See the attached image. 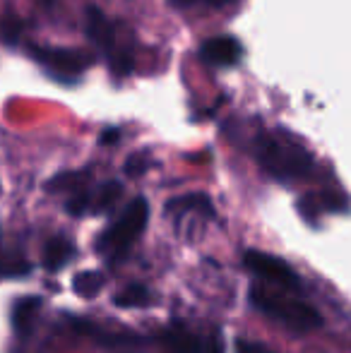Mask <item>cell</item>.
Segmentation results:
<instances>
[{
    "label": "cell",
    "mask_w": 351,
    "mask_h": 353,
    "mask_svg": "<svg viewBox=\"0 0 351 353\" xmlns=\"http://www.w3.org/2000/svg\"><path fill=\"white\" fill-rule=\"evenodd\" d=\"M250 303L258 307L263 315L274 320L277 325L286 327L291 332H313L323 327L318 307H313L299 291L270 286V283H253L250 286Z\"/></svg>",
    "instance_id": "obj_1"
},
{
    "label": "cell",
    "mask_w": 351,
    "mask_h": 353,
    "mask_svg": "<svg viewBox=\"0 0 351 353\" xmlns=\"http://www.w3.org/2000/svg\"><path fill=\"white\" fill-rule=\"evenodd\" d=\"M255 159L274 181H303L313 173V157L301 144L277 135H260L255 140Z\"/></svg>",
    "instance_id": "obj_2"
},
{
    "label": "cell",
    "mask_w": 351,
    "mask_h": 353,
    "mask_svg": "<svg viewBox=\"0 0 351 353\" xmlns=\"http://www.w3.org/2000/svg\"><path fill=\"white\" fill-rule=\"evenodd\" d=\"M147 219H150V205H147L145 197H135L132 202H128L126 210L113 219L111 226L99 236L97 250L103 257H108V260L123 257L135 245L137 238L142 236V231L147 226Z\"/></svg>",
    "instance_id": "obj_3"
},
{
    "label": "cell",
    "mask_w": 351,
    "mask_h": 353,
    "mask_svg": "<svg viewBox=\"0 0 351 353\" xmlns=\"http://www.w3.org/2000/svg\"><path fill=\"white\" fill-rule=\"evenodd\" d=\"M87 34L97 48L103 53V56L111 61V68L121 74H128L132 70V56L121 48V41H118V27L111 22V19L103 14V10L99 8H87Z\"/></svg>",
    "instance_id": "obj_4"
},
{
    "label": "cell",
    "mask_w": 351,
    "mask_h": 353,
    "mask_svg": "<svg viewBox=\"0 0 351 353\" xmlns=\"http://www.w3.org/2000/svg\"><path fill=\"white\" fill-rule=\"evenodd\" d=\"M245 267L253 272L263 283L270 286H279V288H289V291H299L301 293V279L294 272V267L286 265L281 257L270 255L263 250H248L243 257Z\"/></svg>",
    "instance_id": "obj_5"
},
{
    "label": "cell",
    "mask_w": 351,
    "mask_h": 353,
    "mask_svg": "<svg viewBox=\"0 0 351 353\" xmlns=\"http://www.w3.org/2000/svg\"><path fill=\"white\" fill-rule=\"evenodd\" d=\"M32 56L39 63L48 68V70L66 74V77H75V74L85 72L94 63V56L80 48H58V46H29Z\"/></svg>",
    "instance_id": "obj_6"
},
{
    "label": "cell",
    "mask_w": 351,
    "mask_h": 353,
    "mask_svg": "<svg viewBox=\"0 0 351 353\" xmlns=\"http://www.w3.org/2000/svg\"><path fill=\"white\" fill-rule=\"evenodd\" d=\"M200 58L207 65L231 68L243 58V46L236 37H212L200 46Z\"/></svg>",
    "instance_id": "obj_7"
},
{
    "label": "cell",
    "mask_w": 351,
    "mask_h": 353,
    "mask_svg": "<svg viewBox=\"0 0 351 353\" xmlns=\"http://www.w3.org/2000/svg\"><path fill=\"white\" fill-rule=\"evenodd\" d=\"M75 243L70 241V238L66 236H56L51 238V241H46V245H43V267H46L48 272H58L63 270V267L68 265V262H72V257H75Z\"/></svg>",
    "instance_id": "obj_8"
},
{
    "label": "cell",
    "mask_w": 351,
    "mask_h": 353,
    "mask_svg": "<svg viewBox=\"0 0 351 353\" xmlns=\"http://www.w3.org/2000/svg\"><path fill=\"white\" fill-rule=\"evenodd\" d=\"M41 310V298L39 296H27L22 301L14 303L12 307V325L19 334H27L32 330L34 320H37V312Z\"/></svg>",
    "instance_id": "obj_9"
},
{
    "label": "cell",
    "mask_w": 351,
    "mask_h": 353,
    "mask_svg": "<svg viewBox=\"0 0 351 353\" xmlns=\"http://www.w3.org/2000/svg\"><path fill=\"white\" fill-rule=\"evenodd\" d=\"M121 195H123V188L121 183L116 181H108L94 192V202H92V212L94 214H106L111 212L113 207L121 202Z\"/></svg>",
    "instance_id": "obj_10"
},
{
    "label": "cell",
    "mask_w": 351,
    "mask_h": 353,
    "mask_svg": "<svg viewBox=\"0 0 351 353\" xmlns=\"http://www.w3.org/2000/svg\"><path fill=\"white\" fill-rule=\"evenodd\" d=\"M103 283H106V276H103L101 272L85 270L72 279V291L82 298H94L103 288Z\"/></svg>",
    "instance_id": "obj_11"
},
{
    "label": "cell",
    "mask_w": 351,
    "mask_h": 353,
    "mask_svg": "<svg viewBox=\"0 0 351 353\" xmlns=\"http://www.w3.org/2000/svg\"><path fill=\"white\" fill-rule=\"evenodd\" d=\"M113 303L118 307H145L152 303V293L145 286H140V283H130V286H126L113 298Z\"/></svg>",
    "instance_id": "obj_12"
},
{
    "label": "cell",
    "mask_w": 351,
    "mask_h": 353,
    "mask_svg": "<svg viewBox=\"0 0 351 353\" xmlns=\"http://www.w3.org/2000/svg\"><path fill=\"white\" fill-rule=\"evenodd\" d=\"M87 181V173H77V171H72V173H61V176H56L51 183H48V190H72V192H77V190H82V183Z\"/></svg>",
    "instance_id": "obj_13"
},
{
    "label": "cell",
    "mask_w": 351,
    "mask_h": 353,
    "mask_svg": "<svg viewBox=\"0 0 351 353\" xmlns=\"http://www.w3.org/2000/svg\"><path fill=\"white\" fill-rule=\"evenodd\" d=\"M92 202H94V192H89L87 188L72 192V197L68 200L66 210L72 214V216H85V214L92 212Z\"/></svg>",
    "instance_id": "obj_14"
},
{
    "label": "cell",
    "mask_w": 351,
    "mask_h": 353,
    "mask_svg": "<svg viewBox=\"0 0 351 353\" xmlns=\"http://www.w3.org/2000/svg\"><path fill=\"white\" fill-rule=\"evenodd\" d=\"M145 166H147V157H145V154H135V157L128 159L126 171L130 173V176H135V173H145L147 171Z\"/></svg>",
    "instance_id": "obj_15"
},
{
    "label": "cell",
    "mask_w": 351,
    "mask_h": 353,
    "mask_svg": "<svg viewBox=\"0 0 351 353\" xmlns=\"http://www.w3.org/2000/svg\"><path fill=\"white\" fill-rule=\"evenodd\" d=\"M236 353H272L260 344H250V341H239L236 344Z\"/></svg>",
    "instance_id": "obj_16"
},
{
    "label": "cell",
    "mask_w": 351,
    "mask_h": 353,
    "mask_svg": "<svg viewBox=\"0 0 351 353\" xmlns=\"http://www.w3.org/2000/svg\"><path fill=\"white\" fill-rule=\"evenodd\" d=\"M118 140H121V130H118V128H108V130L101 135V144H113Z\"/></svg>",
    "instance_id": "obj_17"
},
{
    "label": "cell",
    "mask_w": 351,
    "mask_h": 353,
    "mask_svg": "<svg viewBox=\"0 0 351 353\" xmlns=\"http://www.w3.org/2000/svg\"><path fill=\"white\" fill-rule=\"evenodd\" d=\"M178 5H192V3H205V5H214V8H219V5H226L231 3V0H174Z\"/></svg>",
    "instance_id": "obj_18"
}]
</instances>
